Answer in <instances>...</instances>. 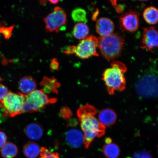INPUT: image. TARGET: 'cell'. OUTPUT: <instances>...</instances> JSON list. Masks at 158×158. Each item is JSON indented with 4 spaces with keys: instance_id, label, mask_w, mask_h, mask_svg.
I'll return each mask as SVG.
<instances>
[{
    "instance_id": "obj_1",
    "label": "cell",
    "mask_w": 158,
    "mask_h": 158,
    "mask_svg": "<svg viewBox=\"0 0 158 158\" xmlns=\"http://www.w3.org/2000/svg\"><path fill=\"white\" fill-rule=\"evenodd\" d=\"M97 113L96 108L88 104L81 106L77 112L83 132L84 143L87 149L90 147L95 138L102 137L105 134L106 127L95 116Z\"/></svg>"
},
{
    "instance_id": "obj_2",
    "label": "cell",
    "mask_w": 158,
    "mask_h": 158,
    "mask_svg": "<svg viewBox=\"0 0 158 158\" xmlns=\"http://www.w3.org/2000/svg\"><path fill=\"white\" fill-rule=\"evenodd\" d=\"M98 47L102 56L108 62L120 56L124 45V39L119 35L112 33L107 36L99 37Z\"/></svg>"
},
{
    "instance_id": "obj_3",
    "label": "cell",
    "mask_w": 158,
    "mask_h": 158,
    "mask_svg": "<svg viewBox=\"0 0 158 158\" xmlns=\"http://www.w3.org/2000/svg\"><path fill=\"white\" fill-rule=\"evenodd\" d=\"M26 96L21 93L10 91L0 102V109L4 118H13L23 113Z\"/></svg>"
},
{
    "instance_id": "obj_4",
    "label": "cell",
    "mask_w": 158,
    "mask_h": 158,
    "mask_svg": "<svg viewBox=\"0 0 158 158\" xmlns=\"http://www.w3.org/2000/svg\"><path fill=\"white\" fill-rule=\"evenodd\" d=\"M26 96L23 113H33L44 109L49 104L57 101L55 98H49L43 89L36 90Z\"/></svg>"
},
{
    "instance_id": "obj_5",
    "label": "cell",
    "mask_w": 158,
    "mask_h": 158,
    "mask_svg": "<svg viewBox=\"0 0 158 158\" xmlns=\"http://www.w3.org/2000/svg\"><path fill=\"white\" fill-rule=\"evenodd\" d=\"M135 90L138 95L142 98L158 97V76L153 73L144 75L138 81Z\"/></svg>"
},
{
    "instance_id": "obj_6",
    "label": "cell",
    "mask_w": 158,
    "mask_h": 158,
    "mask_svg": "<svg viewBox=\"0 0 158 158\" xmlns=\"http://www.w3.org/2000/svg\"><path fill=\"white\" fill-rule=\"evenodd\" d=\"M124 73L119 69L112 67L105 70L102 80L105 83L109 94L113 95L116 91H122L125 89Z\"/></svg>"
},
{
    "instance_id": "obj_7",
    "label": "cell",
    "mask_w": 158,
    "mask_h": 158,
    "mask_svg": "<svg viewBox=\"0 0 158 158\" xmlns=\"http://www.w3.org/2000/svg\"><path fill=\"white\" fill-rule=\"evenodd\" d=\"M98 45V39L94 35H90L82 40L76 46L75 54L82 59H89L92 56H98L97 48Z\"/></svg>"
},
{
    "instance_id": "obj_8",
    "label": "cell",
    "mask_w": 158,
    "mask_h": 158,
    "mask_svg": "<svg viewBox=\"0 0 158 158\" xmlns=\"http://www.w3.org/2000/svg\"><path fill=\"white\" fill-rule=\"evenodd\" d=\"M44 22L47 31L59 32L61 27L66 24V14L62 8L55 7L54 11L45 18Z\"/></svg>"
},
{
    "instance_id": "obj_9",
    "label": "cell",
    "mask_w": 158,
    "mask_h": 158,
    "mask_svg": "<svg viewBox=\"0 0 158 158\" xmlns=\"http://www.w3.org/2000/svg\"><path fill=\"white\" fill-rule=\"evenodd\" d=\"M120 29L123 31L134 32L139 28V20L136 12L130 11L122 14L119 17Z\"/></svg>"
},
{
    "instance_id": "obj_10",
    "label": "cell",
    "mask_w": 158,
    "mask_h": 158,
    "mask_svg": "<svg viewBox=\"0 0 158 158\" xmlns=\"http://www.w3.org/2000/svg\"><path fill=\"white\" fill-rule=\"evenodd\" d=\"M141 48L148 51L158 48V30L150 27L143 29Z\"/></svg>"
},
{
    "instance_id": "obj_11",
    "label": "cell",
    "mask_w": 158,
    "mask_h": 158,
    "mask_svg": "<svg viewBox=\"0 0 158 158\" xmlns=\"http://www.w3.org/2000/svg\"><path fill=\"white\" fill-rule=\"evenodd\" d=\"M65 137L67 143L70 147L73 148H79L84 143V134L78 129L68 130L65 133Z\"/></svg>"
},
{
    "instance_id": "obj_12",
    "label": "cell",
    "mask_w": 158,
    "mask_h": 158,
    "mask_svg": "<svg viewBox=\"0 0 158 158\" xmlns=\"http://www.w3.org/2000/svg\"><path fill=\"white\" fill-rule=\"evenodd\" d=\"M96 27L98 34L101 37H105L113 33L114 25L111 19L107 18H101L97 21Z\"/></svg>"
},
{
    "instance_id": "obj_13",
    "label": "cell",
    "mask_w": 158,
    "mask_h": 158,
    "mask_svg": "<svg viewBox=\"0 0 158 158\" xmlns=\"http://www.w3.org/2000/svg\"><path fill=\"white\" fill-rule=\"evenodd\" d=\"M36 81L32 77L27 76L23 77L19 82V89L21 93L27 95L36 90Z\"/></svg>"
},
{
    "instance_id": "obj_14",
    "label": "cell",
    "mask_w": 158,
    "mask_h": 158,
    "mask_svg": "<svg viewBox=\"0 0 158 158\" xmlns=\"http://www.w3.org/2000/svg\"><path fill=\"white\" fill-rule=\"evenodd\" d=\"M24 133L27 137L33 140H37L42 137L44 129L40 124L32 122L27 124L24 128Z\"/></svg>"
},
{
    "instance_id": "obj_15",
    "label": "cell",
    "mask_w": 158,
    "mask_h": 158,
    "mask_svg": "<svg viewBox=\"0 0 158 158\" xmlns=\"http://www.w3.org/2000/svg\"><path fill=\"white\" fill-rule=\"evenodd\" d=\"M115 112L110 108L102 110L98 115V120L105 127L113 125L117 120Z\"/></svg>"
},
{
    "instance_id": "obj_16",
    "label": "cell",
    "mask_w": 158,
    "mask_h": 158,
    "mask_svg": "<svg viewBox=\"0 0 158 158\" xmlns=\"http://www.w3.org/2000/svg\"><path fill=\"white\" fill-rule=\"evenodd\" d=\"M40 84L44 87L43 89L45 93L52 92L53 93L58 94V88L61 86L60 83L54 77L49 78L44 77Z\"/></svg>"
},
{
    "instance_id": "obj_17",
    "label": "cell",
    "mask_w": 158,
    "mask_h": 158,
    "mask_svg": "<svg viewBox=\"0 0 158 158\" xmlns=\"http://www.w3.org/2000/svg\"><path fill=\"white\" fill-rule=\"evenodd\" d=\"M41 149L38 144L29 141L23 146V153L27 158H36L39 156Z\"/></svg>"
},
{
    "instance_id": "obj_18",
    "label": "cell",
    "mask_w": 158,
    "mask_h": 158,
    "mask_svg": "<svg viewBox=\"0 0 158 158\" xmlns=\"http://www.w3.org/2000/svg\"><path fill=\"white\" fill-rule=\"evenodd\" d=\"M19 152L18 148L15 144L8 142L1 148V154L3 158H14L17 156Z\"/></svg>"
},
{
    "instance_id": "obj_19",
    "label": "cell",
    "mask_w": 158,
    "mask_h": 158,
    "mask_svg": "<svg viewBox=\"0 0 158 158\" xmlns=\"http://www.w3.org/2000/svg\"><path fill=\"white\" fill-rule=\"evenodd\" d=\"M143 15L145 21L150 25L155 24L158 22V9L153 6L144 10Z\"/></svg>"
},
{
    "instance_id": "obj_20",
    "label": "cell",
    "mask_w": 158,
    "mask_h": 158,
    "mask_svg": "<svg viewBox=\"0 0 158 158\" xmlns=\"http://www.w3.org/2000/svg\"><path fill=\"white\" fill-rule=\"evenodd\" d=\"M102 151L106 158H117L120 155V149L116 143H106L102 148Z\"/></svg>"
},
{
    "instance_id": "obj_21",
    "label": "cell",
    "mask_w": 158,
    "mask_h": 158,
    "mask_svg": "<svg viewBox=\"0 0 158 158\" xmlns=\"http://www.w3.org/2000/svg\"><path fill=\"white\" fill-rule=\"evenodd\" d=\"M89 32V27L85 23H78L75 25L73 30V35L77 39L82 40L88 36Z\"/></svg>"
},
{
    "instance_id": "obj_22",
    "label": "cell",
    "mask_w": 158,
    "mask_h": 158,
    "mask_svg": "<svg viewBox=\"0 0 158 158\" xmlns=\"http://www.w3.org/2000/svg\"><path fill=\"white\" fill-rule=\"evenodd\" d=\"M72 17L74 21L78 23H85L87 21L86 11L80 8H77L73 11Z\"/></svg>"
},
{
    "instance_id": "obj_23",
    "label": "cell",
    "mask_w": 158,
    "mask_h": 158,
    "mask_svg": "<svg viewBox=\"0 0 158 158\" xmlns=\"http://www.w3.org/2000/svg\"><path fill=\"white\" fill-rule=\"evenodd\" d=\"M39 158H61L59 154L54 152H51L49 150L44 147H41Z\"/></svg>"
},
{
    "instance_id": "obj_24",
    "label": "cell",
    "mask_w": 158,
    "mask_h": 158,
    "mask_svg": "<svg viewBox=\"0 0 158 158\" xmlns=\"http://www.w3.org/2000/svg\"><path fill=\"white\" fill-rule=\"evenodd\" d=\"M60 114L62 117L66 120H69L73 116L72 110L67 106H64L61 109Z\"/></svg>"
},
{
    "instance_id": "obj_25",
    "label": "cell",
    "mask_w": 158,
    "mask_h": 158,
    "mask_svg": "<svg viewBox=\"0 0 158 158\" xmlns=\"http://www.w3.org/2000/svg\"><path fill=\"white\" fill-rule=\"evenodd\" d=\"M133 158H153L150 153L145 151L136 152L133 154Z\"/></svg>"
},
{
    "instance_id": "obj_26",
    "label": "cell",
    "mask_w": 158,
    "mask_h": 158,
    "mask_svg": "<svg viewBox=\"0 0 158 158\" xmlns=\"http://www.w3.org/2000/svg\"><path fill=\"white\" fill-rule=\"evenodd\" d=\"M9 92L7 86L4 85L0 84V102L4 99Z\"/></svg>"
},
{
    "instance_id": "obj_27",
    "label": "cell",
    "mask_w": 158,
    "mask_h": 158,
    "mask_svg": "<svg viewBox=\"0 0 158 158\" xmlns=\"http://www.w3.org/2000/svg\"><path fill=\"white\" fill-rule=\"evenodd\" d=\"M111 67L117 68L123 71L124 73L126 72L127 71V68H126V65L123 63L117 60L112 61L111 63Z\"/></svg>"
},
{
    "instance_id": "obj_28",
    "label": "cell",
    "mask_w": 158,
    "mask_h": 158,
    "mask_svg": "<svg viewBox=\"0 0 158 158\" xmlns=\"http://www.w3.org/2000/svg\"><path fill=\"white\" fill-rule=\"evenodd\" d=\"M7 135L3 132L0 131V148H1L6 143Z\"/></svg>"
},
{
    "instance_id": "obj_29",
    "label": "cell",
    "mask_w": 158,
    "mask_h": 158,
    "mask_svg": "<svg viewBox=\"0 0 158 158\" xmlns=\"http://www.w3.org/2000/svg\"><path fill=\"white\" fill-rule=\"evenodd\" d=\"M59 64L56 59L54 58L52 59L50 64V68L52 70H58L59 68Z\"/></svg>"
},
{
    "instance_id": "obj_30",
    "label": "cell",
    "mask_w": 158,
    "mask_h": 158,
    "mask_svg": "<svg viewBox=\"0 0 158 158\" xmlns=\"http://www.w3.org/2000/svg\"><path fill=\"white\" fill-rule=\"evenodd\" d=\"M12 27L9 28H3L1 29V32L2 33L6 38H9L11 35Z\"/></svg>"
},
{
    "instance_id": "obj_31",
    "label": "cell",
    "mask_w": 158,
    "mask_h": 158,
    "mask_svg": "<svg viewBox=\"0 0 158 158\" xmlns=\"http://www.w3.org/2000/svg\"><path fill=\"white\" fill-rule=\"evenodd\" d=\"M76 51V46H71L68 47L64 50V52L66 54H75Z\"/></svg>"
},
{
    "instance_id": "obj_32",
    "label": "cell",
    "mask_w": 158,
    "mask_h": 158,
    "mask_svg": "<svg viewBox=\"0 0 158 158\" xmlns=\"http://www.w3.org/2000/svg\"><path fill=\"white\" fill-rule=\"evenodd\" d=\"M115 10L116 12L118 13H121L123 11L124 7L122 5H118L116 6Z\"/></svg>"
},
{
    "instance_id": "obj_33",
    "label": "cell",
    "mask_w": 158,
    "mask_h": 158,
    "mask_svg": "<svg viewBox=\"0 0 158 158\" xmlns=\"http://www.w3.org/2000/svg\"><path fill=\"white\" fill-rule=\"evenodd\" d=\"M99 13V11L98 10L97 11H95V12L94 13V14L92 16V19L93 20H96V19L97 17L98 16V15Z\"/></svg>"
},
{
    "instance_id": "obj_34",
    "label": "cell",
    "mask_w": 158,
    "mask_h": 158,
    "mask_svg": "<svg viewBox=\"0 0 158 158\" xmlns=\"http://www.w3.org/2000/svg\"><path fill=\"white\" fill-rule=\"evenodd\" d=\"M49 2L53 4H56L58 3L59 2V1H58V0H56V1H53V0H51V1H49Z\"/></svg>"
},
{
    "instance_id": "obj_35",
    "label": "cell",
    "mask_w": 158,
    "mask_h": 158,
    "mask_svg": "<svg viewBox=\"0 0 158 158\" xmlns=\"http://www.w3.org/2000/svg\"><path fill=\"white\" fill-rule=\"evenodd\" d=\"M3 118H4L2 116V114L1 113H0V123H1L2 122H3Z\"/></svg>"
},
{
    "instance_id": "obj_36",
    "label": "cell",
    "mask_w": 158,
    "mask_h": 158,
    "mask_svg": "<svg viewBox=\"0 0 158 158\" xmlns=\"http://www.w3.org/2000/svg\"><path fill=\"white\" fill-rule=\"evenodd\" d=\"M1 78H0V81H1Z\"/></svg>"
},
{
    "instance_id": "obj_37",
    "label": "cell",
    "mask_w": 158,
    "mask_h": 158,
    "mask_svg": "<svg viewBox=\"0 0 158 158\" xmlns=\"http://www.w3.org/2000/svg\"><path fill=\"white\" fill-rule=\"evenodd\" d=\"M130 158V157H128V158Z\"/></svg>"
},
{
    "instance_id": "obj_38",
    "label": "cell",
    "mask_w": 158,
    "mask_h": 158,
    "mask_svg": "<svg viewBox=\"0 0 158 158\" xmlns=\"http://www.w3.org/2000/svg\"></svg>"
}]
</instances>
